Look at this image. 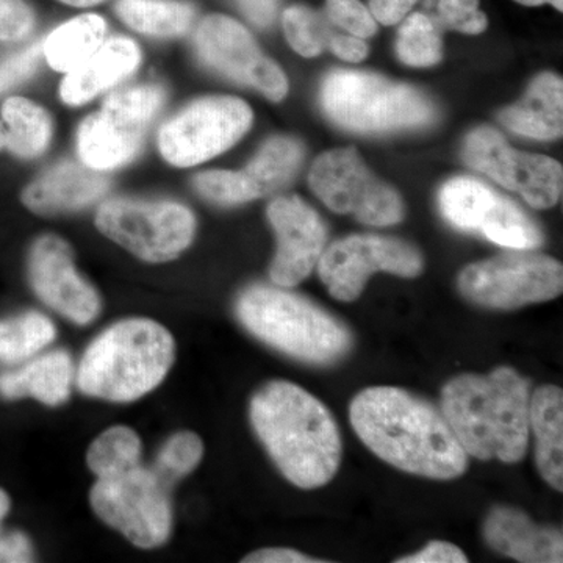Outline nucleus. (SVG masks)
Listing matches in <instances>:
<instances>
[{
	"instance_id": "1",
	"label": "nucleus",
	"mask_w": 563,
	"mask_h": 563,
	"mask_svg": "<svg viewBox=\"0 0 563 563\" xmlns=\"http://www.w3.org/2000/svg\"><path fill=\"white\" fill-rule=\"evenodd\" d=\"M350 420L365 446L401 472L453 481L468 468V454L443 413L412 393L366 388L352 399Z\"/></svg>"
},
{
	"instance_id": "2",
	"label": "nucleus",
	"mask_w": 563,
	"mask_h": 563,
	"mask_svg": "<svg viewBox=\"0 0 563 563\" xmlns=\"http://www.w3.org/2000/svg\"><path fill=\"white\" fill-rule=\"evenodd\" d=\"M252 428L285 479L302 490L331 483L342 435L328 407L299 385L273 380L252 396Z\"/></svg>"
},
{
	"instance_id": "3",
	"label": "nucleus",
	"mask_w": 563,
	"mask_h": 563,
	"mask_svg": "<svg viewBox=\"0 0 563 563\" xmlns=\"http://www.w3.org/2000/svg\"><path fill=\"white\" fill-rule=\"evenodd\" d=\"M531 380L510 366L461 374L442 390V413L466 454L518 463L528 453Z\"/></svg>"
},
{
	"instance_id": "4",
	"label": "nucleus",
	"mask_w": 563,
	"mask_h": 563,
	"mask_svg": "<svg viewBox=\"0 0 563 563\" xmlns=\"http://www.w3.org/2000/svg\"><path fill=\"white\" fill-rule=\"evenodd\" d=\"M174 357L176 343L168 329L147 318L120 321L85 351L77 387L106 401H136L163 383Z\"/></svg>"
},
{
	"instance_id": "5",
	"label": "nucleus",
	"mask_w": 563,
	"mask_h": 563,
	"mask_svg": "<svg viewBox=\"0 0 563 563\" xmlns=\"http://www.w3.org/2000/svg\"><path fill=\"white\" fill-rule=\"evenodd\" d=\"M235 313L255 339L299 362L332 365L354 344L339 318L282 287L252 285L236 299Z\"/></svg>"
},
{
	"instance_id": "6",
	"label": "nucleus",
	"mask_w": 563,
	"mask_h": 563,
	"mask_svg": "<svg viewBox=\"0 0 563 563\" xmlns=\"http://www.w3.org/2000/svg\"><path fill=\"white\" fill-rule=\"evenodd\" d=\"M321 103L336 125L358 133L410 131L437 120L435 107L417 88L362 70L329 74Z\"/></svg>"
},
{
	"instance_id": "7",
	"label": "nucleus",
	"mask_w": 563,
	"mask_h": 563,
	"mask_svg": "<svg viewBox=\"0 0 563 563\" xmlns=\"http://www.w3.org/2000/svg\"><path fill=\"white\" fill-rule=\"evenodd\" d=\"M158 85H139L111 92L101 110L85 118L76 139L80 163L107 173L131 163L143 147L146 133L165 103Z\"/></svg>"
},
{
	"instance_id": "8",
	"label": "nucleus",
	"mask_w": 563,
	"mask_h": 563,
	"mask_svg": "<svg viewBox=\"0 0 563 563\" xmlns=\"http://www.w3.org/2000/svg\"><path fill=\"white\" fill-rule=\"evenodd\" d=\"M95 222L102 235L147 263L179 257L198 229L195 213L169 199H109L96 211Z\"/></svg>"
},
{
	"instance_id": "9",
	"label": "nucleus",
	"mask_w": 563,
	"mask_h": 563,
	"mask_svg": "<svg viewBox=\"0 0 563 563\" xmlns=\"http://www.w3.org/2000/svg\"><path fill=\"white\" fill-rule=\"evenodd\" d=\"M457 285L463 298L477 306L515 310L559 298L563 290V268L550 255L512 250L466 266Z\"/></svg>"
},
{
	"instance_id": "10",
	"label": "nucleus",
	"mask_w": 563,
	"mask_h": 563,
	"mask_svg": "<svg viewBox=\"0 0 563 563\" xmlns=\"http://www.w3.org/2000/svg\"><path fill=\"white\" fill-rule=\"evenodd\" d=\"M254 113L242 99L210 96L188 103L162 125L157 144L163 161L191 168L224 154L250 131Z\"/></svg>"
},
{
	"instance_id": "11",
	"label": "nucleus",
	"mask_w": 563,
	"mask_h": 563,
	"mask_svg": "<svg viewBox=\"0 0 563 563\" xmlns=\"http://www.w3.org/2000/svg\"><path fill=\"white\" fill-rule=\"evenodd\" d=\"M90 503L99 518L143 550L168 542L173 529L169 487L152 468L136 466L109 479H98Z\"/></svg>"
},
{
	"instance_id": "12",
	"label": "nucleus",
	"mask_w": 563,
	"mask_h": 563,
	"mask_svg": "<svg viewBox=\"0 0 563 563\" xmlns=\"http://www.w3.org/2000/svg\"><path fill=\"white\" fill-rule=\"evenodd\" d=\"M314 195L335 213L352 214L363 224L387 228L404 218L401 196L377 179L352 147L321 154L310 168Z\"/></svg>"
},
{
	"instance_id": "13",
	"label": "nucleus",
	"mask_w": 563,
	"mask_h": 563,
	"mask_svg": "<svg viewBox=\"0 0 563 563\" xmlns=\"http://www.w3.org/2000/svg\"><path fill=\"white\" fill-rule=\"evenodd\" d=\"M444 220L463 232L479 233L507 250L542 246L543 233L517 203L472 177H455L439 196Z\"/></svg>"
},
{
	"instance_id": "14",
	"label": "nucleus",
	"mask_w": 563,
	"mask_h": 563,
	"mask_svg": "<svg viewBox=\"0 0 563 563\" xmlns=\"http://www.w3.org/2000/svg\"><path fill=\"white\" fill-rule=\"evenodd\" d=\"M317 266L322 284L336 301L354 302L374 273L406 279L420 276L422 257L412 244L369 233L336 240L325 247Z\"/></svg>"
},
{
	"instance_id": "15",
	"label": "nucleus",
	"mask_w": 563,
	"mask_h": 563,
	"mask_svg": "<svg viewBox=\"0 0 563 563\" xmlns=\"http://www.w3.org/2000/svg\"><path fill=\"white\" fill-rule=\"evenodd\" d=\"M199 60L225 79L261 91L273 102L284 101L288 80L272 58L263 55L252 33L233 18L209 14L195 32Z\"/></svg>"
},
{
	"instance_id": "16",
	"label": "nucleus",
	"mask_w": 563,
	"mask_h": 563,
	"mask_svg": "<svg viewBox=\"0 0 563 563\" xmlns=\"http://www.w3.org/2000/svg\"><path fill=\"white\" fill-rule=\"evenodd\" d=\"M463 161L507 190L518 192L536 209H551L561 201V163L544 155L514 150L501 133L490 128L476 129L466 136Z\"/></svg>"
},
{
	"instance_id": "17",
	"label": "nucleus",
	"mask_w": 563,
	"mask_h": 563,
	"mask_svg": "<svg viewBox=\"0 0 563 563\" xmlns=\"http://www.w3.org/2000/svg\"><path fill=\"white\" fill-rule=\"evenodd\" d=\"M27 272L41 301L69 321L85 325L101 313V296L77 272L74 252L60 236L35 240L29 252Z\"/></svg>"
},
{
	"instance_id": "18",
	"label": "nucleus",
	"mask_w": 563,
	"mask_h": 563,
	"mask_svg": "<svg viewBox=\"0 0 563 563\" xmlns=\"http://www.w3.org/2000/svg\"><path fill=\"white\" fill-rule=\"evenodd\" d=\"M266 214L277 236L269 277L277 287H295L317 268L328 243V229L320 214L298 196L274 199Z\"/></svg>"
},
{
	"instance_id": "19",
	"label": "nucleus",
	"mask_w": 563,
	"mask_h": 563,
	"mask_svg": "<svg viewBox=\"0 0 563 563\" xmlns=\"http://www.w3.org/2000/svg\"><path fill=\"white\" fill-rule=\"evenodd\" d=\"M102 173L84 163L62 162L31 181L21 192L25 209L41 217L87 209L109 190Z\"/></svg>"
},
{
	"instance_id": "20",
	"label": "nucleus",
	"mask_w": 563,
	"mask_h": 563,
	"mask_svg": "<svg viewBox=\"0 0 563 563\" xmlns=\"http://www.w3.org/2000/svg\"><path fill=\"white\" fill-rule=\"evenodd\" d=\"M484 539L496 553L523 563L563 562L561 529L540 526L512 506L493 507L485 518Z\"/></svg>"
},
{
	"instance_id": "21",
	"label": "nucleus",
	"mask_w": 563,
	"mask_h": 563,
	"mask_svg": "<svg viewBox=\"0 0 563 563\" xmlns=\"http://www.w3.org/2000/svg\"><path fill=\"white\" fill-rule=\"evenodd\" d=\"M141 60V47L132 38H107L84 65L66 74L60 84L62 101L69 107L85 106L131 77Z\"/></svg>"
},
{
	"instance_id": "22",
	"label": "nucleus",
	"mask_w": 563,
	"mask_h": 563,
	"mask_svg": "<svg viewBox=\"0 0 563 563\" xmlns=\"http://www.w3.org/2000/svg\"><path fill=\"white\" fill-rule=\"evenodd\" d=\"M563 81L554 74H540L520 102L499 113L503 125L536 140L561 139L563 132Z\"/></svg>"
},
{
	"instance_id": "23",
	"label": "nucleus",
	"mask_w": 563,
	"mask_h": 563,
	"mask_svg": "<svg viewBox=\"0 0 563 563\" xmlns=\"http://www.w3.org/2000/svg\"><path fill=\"white\" fill-rule=\"evenodd\" d=\"M529 431L536 439V462L540 476L554 490L563 492V391L543 385L531 395Z\"/></svg>"
},
{
	"instance_id": "24",
	"label": "nucleus",
	"mask_w": 563,
	"mask_h": 563,
	"mask_svg": "<svg viewBox=\"0 0 563 563\" xmlns=\"http://www.w3.org/2000/svg\"><path fill=\"white\" fill-rule=\"evenodd\" d=\"M74 374L68 352H49L18 372L0 374V395L9 399L35 398L46 406H60L69 399Z\"/></svg>"
},
{
	"instance_id": "25",
	"label": "nucleus",
	"mask_w": 563,
	"mask_h": 563,
	"mask_svg": "<svg viewBox=\"0 0 563 563\" xmlns=\"http://www.w3.org/2000/svg\"><path fill=\"white\" fill-rule=\"evenodd\" d=\"M107 21L95 13L80 16L58 25L41 44L47 65L57 73L69 74L84 65L106 43Z\"/></svg>"
},
{
	"instance_id": "26",
	"label": "nucleus",
	"mask_w": 563,
	"mask_h": 563,
	"mask_svg": "<svg viewBox=\"0 0 563 563\" xmlns=\"http://www.w3.org/2000/svg\"><path fill=\"white\" fill-rule=\"evenodd\" d=\"M0 120L7 129V147L21 161L38 158L51 146L54 121L49 111L22 96H11L0 107Z\"/></svg>"
},
{
	"instance_id": "27",
	"label": "nucleus",
	"mask_w": 563,
	"mask_h": 563,
	"mask_svg": "<svg viewBox=\"0 0 563 563\" xmlns=\"http://www.w3.org/2000/svg\"><path fill=\"white\" fill-rule=\"evenodd\" d=\"M303 158V147L290 136H274L247 163L242 174L252 199L266 198L284 190L298 173Z\"/></svg>"
},
{
	"instance_id": "28",
	"label": "nucleus",
	"mask_w": 563,
	"mask_h": 563,
	"mask_svg": "<svg viewBox=\"0 0 563 563\" xmlns=\"http://www.w3.org/2000/svg\"><path fill=\"white\" fill-rule=\"evenodd\" d=\"M114 10L132 31L155 38L185 35L196 20V7L187 0H118Z\"/></svg>"
},
{
	"instance_id": "29",
	"label": "nucleus",
	"mask_w": 563,
	"mask_h": 563,
	"mask_svg": "<svg viewBox=\"0 0 563 563\" xmlns=\"http://www.w3.org/2000/svg\"><path fill=\"white\" fill-rule=\"evenodd\" d=\"M57 329L40 312H25L0 321V362L16 363L38 354L54 342Z\"/></svg>"
},
{
	"instance_id": "30",
	"label": "nucleus",
	"mask_w": 563,
	"mask_h": 563,
	"mask_svg": "<svg viewBox=\"0 0 563 563\" xmlns=\"http://www.w3.org/2000/svg\"><path fill=\"white\" fill-rule=\"evenodd\" d=\"M141 440L139 433L125 426H114L91 443L87 463L98 479L120 476L140 465Z\"/></svg>"
},
{
	"instance_id": "31",
	"label": "nucleus",
	"mask_w": 563,
	"mask_h": 563,
	"mask_svg": "<svg viewBox=\"0 0 563 563\" xmlns=\"http://www.w3.org/2000/svg\"><path fill=\"white\" fill-rule=\"evenodd\" d=\"M399 60L409 66L426 68L442 60V29L429 14L412 13L404 18L396 40Z\"/></svg>"
},
{
	"instance_id": "32",
	"label": "nucleus",
	"mask_w": 563,
	"mask_h": 563,
	"mask_svg": "<svg viewBox=\"0 0 563 563\" xmlns=\"http://www.w3.org/2000/svg\"><path fill=\"white\" fill-rule=\"evenodd\" d=\"M282 27L291 49L307 58L328 49L335 25L324 13L307 5H291L282 13Z\"/></svg>"
},
{
	"instance_id": "33",
	"label": "nucleus",
	"mask_w": 563,
	"mask_h": 563,
	"mask_svg": "<svg viewBox=\"0 0 563 563\" xmlns=\"http://www.w3.org/2000/svg\"><path fill=\"white\" fill-rule=\"evenodd\" d=\"M202 455L203 443L195 432H177L163 444L152 470L172 488L177 481L190 474L199 465Z\"/></svg>"
},
{
	"instance_id": "34",
	"label": "nucleus",
	"mask_w": 563,
	"mask_h": 563,
	"mask_svg": "<svg viewBox=\"0 0 563 563\" xmlns=\"http://www.w3.org/2000/svg\"><path fill=\"white\" fill-rule=\"evenodd\" d=\"M202 198L220 206H240L254 201L242 172H203L192 180Z\"/></svg>"
},
{
	"instance_id": "35",
	"label": "nucleus",
	"mask_w": 563,
	"mask_h": 563,
	"mask_svg": "<svg viewBox=\"0 0 563 563\" xmlns=\"http://www.w3.org/2000/svg\"><path fill=\"white\" fill-rule=\"evenodd\" d=\"M440 29L479 35L488 21L479 10V0H435V14H429Z\"/></svg>"
},
{
	"instance_id": "36",
	"label": "nucleus",
	"mask_w": 563,
	"mask_h": 563,
	"mask_svg": "<svg viewBox=\"0 0 563 563\" xmlns=\"http://www.w3.org/2000/svg\"><path fill=\"white\" fill-rule=\"evenodd\" d=\"M324 14L335 27L357 38H369L377 32V21L361 0H325Z\"/></svg>"
},
{
	"instance_id": "37",
	"label": "nucleus",
	"mask_w": 563,
	"mask_h": 563,
	"mask_svg": "<svg viewBox=\"0 0 563 563\" xmlns=\"http://www.w3.org/2000/svg\"><path fill=\"white\" fill-rule=\"evenodd\" d=\"M35 25V10L27 0H0V43L25 40Z\"/></svg>"
},
{
	"instance_id": "38",
	"label": "nucleus",
	"mask_w": 563,
	"mask_h": 563,
	"mask_svg": "<svg viewBox=\"0 0 563 563\" xmlns=\"http://www.w3.org/2000/svg\"><path fill=\"white\" fill-rule=\"evenodd\" d=\"M41 55V43L33 44L20 55H14L9 62L3 63L0 68V92L9 90L14 85L27 80L38 68Z\"/></svg>"
},
{
	"instance_id": "39",
	"label": "nucleus",
	"mask_w": 563,
	"mask_h": 563,
	"mask_svg": "<svg viewBox=\"0 0 563 563\" xmlns=\"http://www.w3.org/2000/svg\"><path fill=\"white\" fill-rule=\"evenodd\" d=\"M468 558L457 544L450 542H431L418 553L398 559L396 563H466Z\"/></svg>"
},
{
	"instance_id": "40",
	"label": "nucleus",
	"mask_w": 563,
	"mask_h": 563,
	"mask_svg": "<svg viewBox=\"0 0 563 563\" xmlns=\"http://www.w3.org/2000/svg\"><path fill=\"white\" fill-rule=\"evenodd\" d=\"M33 562L31 540L22 532L0 536V563Z\"/></svg>"
},
{
	"instance_id": "41",
	"label": "nucleus",
	"mask_w": 563,
	"mask_h": 563,
	"mask_svg": "<svg viewBox=\"0 0 563 563\" xmlns=\"http://www.w3.org/2000/svg\"><path fill=\"white\" fill-rule=\"evenodd\" d=\"M233 2L246 20L258 29L269 27L279 10V0H233Z\"/></svg>"
},
{
	"instance_id": "42",
	"label": "nucleus",
	"mask_w": 563,
	"mask_h": 563,
	"mask_svg": "<svg viewBox=\"0 0 563 563\" xmlns=\"http://www.w3.org/2000/svg\"><path fill=\"white\" fill-rule=\"evenodd\" d=\"M418 0H369V11L374 20L384 25H395L401 22Z\"/></svg>"
},
{
	"instance_id": "43",
	"label": "nucleus",
	"mask_w": 563,
	"mask_h": 563,
	"mask_svg": "<svg viewBox=\"0 0 563 563\" xmlns=\"http://www.w3.org/2000/svg\"><path fill=\"white\" fill-rule=\"evenodd\" d=\"M328 49H331L336 57L350 63H358L368 57V46L365 41L350 33H333Z\"/></svg>"
},
{
	"instance_id": "44",
	"label": "nucleus",
	"mask_w": 563,
	"mask_h": 563,
	"mask_svg": "<svg viewBox=\"0 0 563 563\" xmlns=\"http://www.w3.org/2000/svg\"><path fill=\"white\" fill-rule=\"evenodd\" d=\"M244 563H322L321 559L310 558L290 550V548H265V550L255 551L243 559Z\"/></svg>"
},
{
	"instance_id": "45",
	"label": "nucleus",
	"mask_w": 563,
	"mask_h": 563,
	"mask_svg": "<svg viewBox=\"0 0 563 563\" xmlns=\"http://www.w3.org/2000/svg\"><path fill=\"white\" fill-rule=\"evenodd\" d=\"M515 2L521 3V5L526 7H540L544 5V3H550V5H553L555 10H563V0H515Z\"/></svg>"
},
{
	"instance_id": "46",
	"label": "nucleus",
	"mask_w": 563,
	"mask_h": 563,
	"mask_svg": "<svg viewBox=\"0 0 563 563\" xmlns=\"http://www.w3.org/2000/svg\"><path fill=\"white\" fill-rule=\"evenodd\" d=\"M58 2L74 7V9H90V7L99 5V3L106 2V0H58Z\"/></svg>"
},
{
	"instance_id": "47",
	"label": "nucleus",
	"mask_w": 563,
	"mask_h": 563,
	"mask_svg": "<svg viewBox=\"0 0 563 563\" xmlns=\"http://www.w3.org/2000/svg\"><path fill=\"white\" fill-rule=\"evenodd\" d=\"M10 510V498L9 495H7L5 492L0 488V523H2L3 518H5V515L9 514Z\"/></svg>"
},
{
	"instance_id": "48",
	"label": "nucleus",
	"mask_w": 563,
	"mask_h": 563,
	"mask_svg": "<svg viewBox=\"0 0 563 563\" xmlns=\"http://www.w3.org/2000/svg\"><path fill=\"white\" fill-rule=\"evenodd\" d=\"M7 147V129L3 121L0 120V151L5 150Z\"/></svg>"
}]
</instances>
